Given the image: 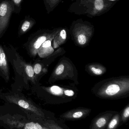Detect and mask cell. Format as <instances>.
I'll return each mask as SVG.
<instances>
[{
	"mask_svg": "<svg viewBox=\"0 0 129 129\" xmlns=\"http://www.w3.org/2000/svg\"><path fill=\"white\" fill-rule=\"evenodd\" d=\"M120 124V113L116 112L112 117L105 129H117Z\"/></svg>",
	"mask_w": 129,
	"mask_h": 129,
	"instance_id": "8fae6325",
	"label": "cell"
},
{
	"mask_svg": "<svg viewBox=\"0 0 129 129\" xmlns=\"http://www.w3.org/2000/svg\"><path fill=\"white\" fill-rule=\"evenodd\" d=\"M108 1H113V2L114 1H116V0H108Z\"/></svg>",
	"mask_w": 129,
	"mask_h": 129,
	"instance_id": "603a6c76",
	"label": "cell"
},
{
	"mask_svg": "<svg viewBox=\"0 0 129 129\" xmlns=\"http://www.w3.org/2000/svg\"><path fill=\"white\" fill-rule=\"evenodd\" d=\"M116 112L107 111L101 113L92 121L90 129H105L112 117Z\"/></svg>",
	"mask_w": 129,
	"mask_h": 129,
	"instance_id": "52a82bcc",
	"label": "cell"
},
{
	"mask_svg": "<svg viewBox=\"0 0 129 129\" xmlns=\"http://www.w3.org/2000/svg\"><path fill=\"white\" fill-rule=\"evenodd\" d=\"M64 94L68 96H73L74 94V92L72 90H66L64 91Z\"/></svg>",
	"mask_w": 129,
	"mask_h": 129,
	"instance_id": "44dd1931",
	"label": "cell"
},
{
	"mask_svg": "<svg viewBox=\"0 0 129 129\" xmlns=\"http://www.w3.org/2000/svg\"><path fill=\"white\" fill-rule=\"evenodd\" d=\"M91 110L85 108L74 109L65 112L60 115V119L63 120L73 121L84 119L88 116Z\"/></svg>",
	"mask_w": 129,
	"mask_h": 129,
	"instance_id": "ba28073f",
	"label": "cell"
},
{
	"mask_svg": "<svg viewBox=\"0 0 129 129\" xmlns=\"http://www.w3.org/2000/svg\"><path fill=\"white\" fill-rule=\"evenodd\" d=\"M78 41L81 45H84L86 43V38L85 35L80 34L78 37Z\"/></svg>",
	"mask_w": 129,
	"mask_h": 129,
	"instance_id": "ac0fdd59",
	"label": "cell"
},
{
	"mask_svg": "<svg viewBox=\"0 0 129 129\" xmlns=\"http://www.w3.org/2000/svg\"><path fill=\"white\" fill-rule=\"evenodd\" d=\"M48 14L50 13L60 3L61 0H43Z\"/></svg>",
	"mask_w": 129,
	"mask_h": 129,
	"instance_id": "7c38bea8",
	"label": "cell"
},
{
	"mask_svg": "<svg viewBox=\"0 0 129 129\" xmlns=\"http://www.w3.org/2000/svg\"><path fill=\"white\" fill-rule=\"evenodd\" d=\"M10 1L14 8V13L16 14H19L21 11V5L24 0H8Z\"/></svg>",
	"mask_w": 129,
	"mask_h": 129,
	"instance_id": "2e32d148",
	"label": "cell"
},
{
	"mask_svg": "<svg viewBox=\"0 0 129 129\" xmlns=\"http://www.w3.org/2000/svg\"><path fill=\"white\" fill-rule=\"evenodd\" d=\"M64 70V66L63 64H60L57 68L56 70V74L57 75H60L63 72Z\"/></svg>",
	"mask_w": 129,
	"mask_h": 129,
	"instance_id": "d6986e66",
	"label": "cell"
},
{
	"mask_svg": "<svg viewBox=\"0 0 129 129\" xmlns=\"http://www.w3.org/2000/svg\"><path fill=\"white\" fill-rule=\"evenodd\" d=\"M4 49L7 51L5 52L6 54L10 59L15 73L22 77L26 84L30 82L33 86L37 85L38 83L35 77L32 64L26 62L12 46L7 48L5 47Z\"/></svg>",
	"mask_w": 129,
	"mask_h": 129,
	"instance_id": "7a4b0ae2",
	"label": "cell"
},
{
	"mask_svg": "<svg viewBox=\"0 0 129 129\" xmlns=\"http://www.w3.org/2000/svg\"><path fill=\"white\" fill-rule=\"evenodd\" d=\"M10 74L7 56L4 47L0 44V76L6 82H8L10 80Z\"/></svg>",
	"mask_w": 129,
	"mask_h": 129,
	"instance_id": "9c48e42d",
	"label": "cell"
},
{
	"mask_svg": "<svg viewBox=\"0 0 129 129\" xmlns=\"http://www.w3.org/2000/svg\"><path fill=\"white\" fill-rule=\"evenodd\" d=\"M120 91V87L118 85L112 84L108 87L106 90L107 94L109 95H114L118 93Z\"/></svg>",
	"mask_w": 129,
	"mask_h": 129,
	"instance_id": "5bb4252c",
	"label": "cell"
},
{
	"mask_svg": "<svg viewBox=\"0 0 129 129\" xmlns=\"http://www.w3.org/2000/svg\"><path fill=\"white\" fill-rule=\"evenodd\" d=\"M32 65L34 71L35 77L37 83H38V79L39 76L42 74V72L44 71L42 64L38 62L35 61V62L32 64Z\"/></svg>",
	"mask_w": 129,
	"mask_h": 129,
	"instance_id": "4fadbf2b",
	"label": "cell"
},
{
	"mask_svg": "<svg viewBox=\"0 0 129 129\" xmlns=\"http://www.w3.org/2000/svg\"><path fill=\"white\" fill-rule=\"evenodd\" d=\"M0 98L9 103L15 104L35 114L40 118H45V114L43 111L19 91H14L12 90L8 92H1Z\"/></svg>",
	"mask_w": 129,
	"mask_h": 129,
	"instance_id": "3957f363",
	"label": "cell"
},
{
	"mask_svg": "<svg viewBox=\"0 0 129 129\" xmlns=\"http://www.w3.org/2000/svg\"><path fill=\"white\" fill-rule=\"evenodd\" d=\"M60 36L63 39H66V33L65 29H63L60 32Z\"/></svg>",
	"mask_w": 129,
	"mask_h": 129,
	"instance_id": "7402d4cb",
	"label": "cell"
},
{
	"mask_svg": "<svg viewBox=\"0 0 129 129\" xmlns=\"http://www.w3.org/2000/svg\"><path fill=\"white\" fill-rule=\"evenodd\" d=\"M10 124H16V126L23 129H66L65 127L60 125L53 120H42L41 122H17L16 123H10Z\"/></svg>",
	"mask_w": 129,
	"mask_h": 129,
	"instance_id": "8992f818",
	"label": "cell"
},
{
	"mask_svg": "<svg viewBox=\"0 0 129 129\" xmlns=\"http://www.w3.org/2000/svg\"><path fill=\"white\" fill-rule=\"evenodd\" d=\"M115 4L108 0H74L68 11L89 17L98 16L108 12Z\"/></svg>",
	"mask_w": 129,
	"mask_h": 129,
	"instance_id": "6da1fadb",
	"label": "cell"
},
{
	"mask_svg": "<svg viewBox=\"0 0 129 129\" xmlns=\"http://www.w3.org/2000/svg\"><path fill=\"white\" fill-rule=\"evenodd\" d=\"M13 4L8 0H0V38L6 32L14 13Z\"/></svg>",
	"mask_w": 129,
	"mask_h": 129,
	"instance_id": "5b68a950",
	"label": "cell"
},
{
	"mask_svg": "<svg viewBox=\"0 0 129 129\" xmlns=\"http://www.w3.org/2000/svg\"><path fill=\"white\" fill-rule=\"evenodd\" d=\"M129 118V106H128L120 113V123L121 125L125 123L128 121Z\"/></svg>",
	"mask_w": 129,
	"mask_h": 129,
	"instance_id": "9a60e30c",
	"label": "cell"
},
{
	"mask_svg": "<svg viewBox=\"0 0 129 129\" xmlns=\"http://www.w3.org/2000/svg\"><path fill=\"white\" fill-rule=\"evenodd\" d=\"M91 70L93 73L96 75H100L102 73V71L100 69L95 68L94 67H92L91 68Z\"/></svg>",
	"mask_w": 129,
	"mask_h": 129,
	"instance_id": "ffe728a7",
	"label": "cell"
},
{
	"mask_svg": "<svg viewBox=\"0 0 129 129\" xmlns=\"http://www.w3.org/2000/svg\"><path fill=\"white\" fill-rule=\"evenodd\" d=\"M36 23L35 19L30 15L26 16L21 20L18 28V35L19 36L23 35L29 31Z\"/></svg>",
	"mask_w": 129,
	"mask_h": 129,
	"instance_id": "30bf717a",
	"label": "cell"
},
{
	"mask_svg": "<svg viewBox=\"0 0 129 129\" xmlns=\"http://www.w3.org/2000/svg\"><path fill=\"white\" fill-rule=\"evenodd\" d=\"M47 38V33L45 31L42 30H38L29 36L23 47L30 57H35L39 48Z\"/></svg>",
	"mask_w": 129,
	"mask_h": 129,
	"instance_id": "277c9868",
	"label": "cell"
},
{
	"mask_svg": "<svg viewBox=\"0 0 129 129\" xmlns=\"http://www.w3.org/2000/svg\"><path fill=\"white\" fill-rule=\"evenodd\" d=\"M51 91L55 94H61L62 90L60 88L57 86H54L50 88Z\"/></svg>",
	"mask_w": 129,
	"mask_h": 129,
	"instance_id": "e0dca14e",
	"label": "cell"
}]
</instances>
